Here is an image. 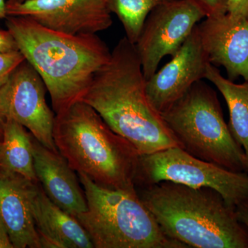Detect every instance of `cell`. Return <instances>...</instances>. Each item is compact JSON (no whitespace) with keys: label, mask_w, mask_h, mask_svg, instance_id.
Returning <instances> with one entry per match:
<instances>
[{"label":"cell","mask_w":248,"mask_h":248,"mask_svg":"<svg viewBox=\"0 0 248 248\" xmlns=\"http://www.w3.org/2000/svg\"><path fill=\"white\" fill-rule=\"evenodd\" d=\"M206 14L195 0H174L150 13L135 44L142 71L148 80L164 57H173Z\"/></svg>","instance_id":"8"},{"label":"cell","mask_w":248,"mask_h":248,"mask_svg":"<svg viewBox=\"0 0 248 248\" xmlns=\"http://www.w3.org/2000/svg\"><path fill=\"white\" fill-rule=\"evenodd\" d=\"M205 79L221 93L230 114L228 124L233 138L244 149L248 167V81L237 84L224 78L212 63L207 65Z\"/></svg>","instance_id":"16"},{"label":"cell","mask_w":248,"mask_h":248,"mask_svg":"<svg viewBox=\"0 0 248 248\" xmlns=\"http://www.w3.org/2000/svg\"><path fill=\"white\" fill-rule=\"evenodd\" d=\"M18 1H25V0H18Z\"/></svg>","instance_id":"28"},{"label":"cell","mask_w":248,"mask_h":248,"mask_svg":"<svg viewBox=\"0 0 248 248\" xmlns=\"http://www.w3.org/2000/svg\"><path fill=\"white\" fill-rule=\"evenodd\" d=\"M37 184L0 169V217L15 248H42L31 208Z\"/></svg>","instance_id":"14"},{"label":"cell","mask_w":248,"mask_h":248,"mask_svg":"<svg viewBox=\"0 0 248 248\" xmlns=\"http://www.w3.org/2000/svg\"><path fill=\"white\" fill-rule=\"evenodd\" d=\"M171 182L192 187H210L235 208L248 199V174L236 172L192 156L180 147L140 155L135 187Z\"/></svg>","instance_id":"7"},{"label":"cell","mask_w":248,"mask_h":248,"mask_svg":"<svg viewBox=\"0 0 248 248\" xmlns=\"http://www.w3.org/2000/svg\"><path fill=\"white\" fill-rule=\"evenodd\" d=\"M146 83L135 44L124 37L79 99L97 111L141 155L179 147L161 114L148 100Z\"/></svg>","instance_id":"1"},{"label":"cell","mask_w":248,"mask_h":248,"mask_svg":"<svg viewBox=\"0 0 248 248\" xmlns=\"http://www.w3.org/2000/svg\"><path fill=\"white\" fill-rule=\"evenodd\" d=\"M53 140L77 173L110 190L136 192L141 155L89 104L78 101L56 114Z\"/></svg>","instance_id":"4"},{"label":"cell","mask_w":248,"mask_h":248,"mask_svg":"<svg viewBox=\"0 0 248 248\" xmlns=\"http://www.w3.org/2000/svg\"><path fill=\"white\" fill-rule=\"evenodd\" d=\"M209 63L197 25L172 60L146 80V92L151 105L159 113L166 110L194 84L205 79Z\"/></svg>","instance_id":"11"},{"label":"cell","mask_w":248,"mask_h":248,"mask_svg":"<svg viewBox=\"0 0 248 248\" xmlns=\"http://www.w3.org/2000/svg\"><path fill=\"white\" fill-rule=\"evenodd\" d=\"M36 177L52 202L72 216L87 210L79 176L60 152L53 151L32 137Z\"/></svg>","instance_id":"13"},{"label":"cell","mask_w":248,"mask_h":248,"mask_svg":"<svg viewBox=\"0 0 248 248\" xmlns=\"http://www.w3.org/2000/svg\"><path fill=\"white\" fill-rule=\"evenodd\" d=\"M7 17L6 1L5 0H0V20L6 19V18Z\"/></svg>","instance_id":"25"},{"label":"cell","mask_w":248,"mask_h":248,"mask_svg":"<svg viewBox=\"0 0 248 248\" xmlns=\"http://www.w3.org/2000/svg\"><path fill=\"white\" fill-rule=\"evenodd\" d=\"M174 0H107L111 14L122 22L127 39L132 43L138 41L145 21L155 8Z\"/></svg>","instance_id":"18"},{"label":"cell","mask_w":248,"mask_h":248,"mask_svg":"<svg viewBox=\"0 0 248 248\" xmlns=\"http://www.w3.org/2000/svg\"><path fill=\"white\" fill-rule=\"evenodd\" d=\"M235 213L238 220L248 230V199L235 207Z\"/></svg>","instance_id":"23"},{"label":"cell","mask_w":248,"mask_h":248,"mask_svg":"<svg viewBox=\"0 0 248 248\" xmlns=\"http://www.w3.org/2000/svg\"><path fill=\"white\" fill-rule=\"evenodd\" d=\"M197 29L209 62L223 66L232 81H248V19L226 13L205 17Z\"/></svg>","instance_id":"12"},{"label":"cell","mask_w":248,"mask_h":248,"mask_svg":"<svg viewBox=\"0 0 248 248\" xmlns=\"http://www.w3.org/2000/svg\"><path fill=\"white\" fill-rule=\"evenodd\" d=\"M160 114L189 154L228 170L248 172L244 149L225 122L217 93L202 80Z\"/></svg>","instance_id":"6"},{"label":"cell","mask_w":248,"mask_h":248,"mask_svg":"<svg viewBox=\"0 0 248 248\" xmlns=\"http://www.w3.org/2000/svg\"><path fill=\"white\" fill-rule=\"evenodd\" d=\"M78 174L87 210L76 218L94 248H189L165 234L137 191L110 190Z\"/></svg>","instance_id":"5"},{"label":"cell","mask_w":248,"mask_h":248,"mask_svg":"<svg viewBox=\"0 0 248 248\" xmlns=\"http://www.w3.org/2000/svg\"><path fill=\"white\" fill-rule=\"evenodd\" d=\"M47 91L40 74L24 60L0 88V117L16 121L42 145L58 152L53 140L55 113L47 104Z\"/></svg>","instance_id":"9"},{"label":"cell","mask_w":248,"mask_h":248,"mask_svg":"<svg viewBox=\"0 0 248 248\" xmlns=\"http://www.w3.org/2000/svg\"><path fill=\"white\" fill-rule=\"evenodd\" d=\"M6 26L18 50L43 79L55 115L79 101L111 58L97 34L68 35L17 16H8Z\"/></svg>","instance_id":"2"},{"label":"cell","mask_w":248,"mask_h":248,"mask_svg":"<svg viewBox=\"0 0 248 248\" xmlns=\"http://www.w3.org/2000/svg\"><path fill=\"white\" fill-rule=\"evenodd\" d=\"M18 50L16 41L11 32L6 29H0V52H10Z\"/></svg>","instance_id":"22"},{"label":"cell","mask_w":248,"mask_h":248,"mask_svg":"<svg viewBox=\"0 0 248 248\" xmlns=\"http://www.w3.org/2000/svg\"><path fill=\"white\" fill-rule=\"evenodd\" d=\"M6 12L72 35L97 34L112 24L107 0H8Z\"/></svg>","instance_id":"10"},{"label":"cell","mask_w":248,"mask_h":248,"mask_svg":"<svg viewBox=\"0 0 248 248\" xmlns=\"http://www.w3.org/2000/svg\"><path fill=\"white\" fill-rule=\"evenodd\" d=\"M0 248H14L6 225L0 217Z\"/></svg>","instance_id":"24"},{"label":"cell","mask_w":248,"mask_h":248,"mask_svg":"<svg viewBox=\"0 0 248 248\" xmlns=\"http://www.w3.org/2000/svg\"><path fill=\"white\" fill-rule=\"evenodd\" d=\"M205 11L206 17L227 13L228 0H195Z\"/></svg>","instance_id":"20"},{"label":"cell","mask_w":248,"mask_h":248,"mask_svg":"<svg viewBox=\"0 0 248 248\" xmlns=\"http://www.w3.org/2000/svg\"><path fill=\"white\" fill-rule=\"evenodd\" d=\"M4 120L0 117V140L2 139L3 133V123H4Z\"/></svg>","instance_id":"26"},{"label":"cell","mask_w":248,"mask_h":248,"mask_svg":"<svg viewBox=\"0 0 248 248\" xmlns=\"http://www.w3.org/2000/svg\"><path fill=\"white\" fill-rule=\"evenodd\" d=\"M25 60L19 50L0 52V88L9 79L16 68Z\"/></svg>","instance_id":"19"},{"label":"cell","mask_w":248,"mask_h":248,"mask_svg":"<svg viewBox=\"0 0 248 248\" xmlns=\"http://www.w3.org/2000/svg\"><path fill=\"white\" fill-rule=\"evenodd\" d=\"M31 208L42 248H93L87 232L76 217L62 210L36 184Z\"/></svg>","instance_id":"15"},{"label":"cell","mask_w":248,"mask_h":248,"mask_svg":"<svg viewBox=\"0 0 248 248\" xmlns=\"http://www.w3.org/2000/svg\"><path fill=\"white\" fill-rule=\"evenodd\" d=\"M1 147H2V142H1V140H0V158H1Z\"/></svg>","instance_id":"27"},{"label":"cell","mask_w":248,"mask_h":248,"mask_svg":"<svg viewBox=\"0 0 248 248\" xmlns=\"http://www.w3.org/2000/svg\"><path fill=\"white\" fill-rule=\"evenodd\" d=\"M136 190L171 239L189 248H248V230L214 189L166 181Z\"/></svg>","instance_id":"3"},{"label":"cell","mask_w":248,"mask_h":248,"mask_svg":"<svg viewBox=\"0 0 248 248\" xmlns=\"http://www.w3.org/2000/svg\"><path fill=\"white\" fill-rule=\"evenodd\" d=\"M227 13L248 20V0H228Z\"/></svg>","instance_id":"21"},{"label":"cell","mask_w":248,"mask_h":248,"mask_svg":"<svg viewBox=\"0 0 248 248\" xmlns=\"http://www.w3.org/2000/svg\"><path fill=\"white\" fill-rule=\"evenodd\" d=\"M32 137L20 124L13 120H5L0 169L38 183L34 167Z\"/></svg>","instance_id":"17"}]
</instances>
